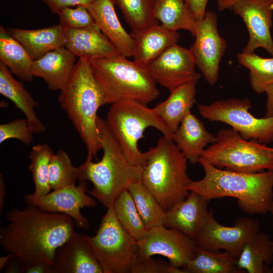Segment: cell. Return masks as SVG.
Segmentation results:
<instances>
[{
  "label": "cell",
  "instance_id": "45",
  "mask_svg": "<svg viewBox=\"0 0 273 273\" xmlns=\"http://www.w3.org/2000/svg\"><path fill=\"white\" fill-rule=\"evenodd\" d=\"M239 0H216L217 9L219 11L232 10L234 5Z\"/></svg>",
  "mask_w": 273,
  "mask_h": 273
},
{
  "label": "cell",
  "instance_id": "31",
  "mask_svg": "<svg viewBox=\"0 0 273 273\" xmlns=\"http://www.w3.org/2000/svg\"><path fill=\"white\" fill-rule=\"evenodd\" d=\"M127 190L148 230L164 225L166 211L142 181L131 184Z\"/></svg>",
  "mask_w": 273,
  "mask_h": 273
},
{
  "label": "cell",
  "instance_id": "23",
  "mask_svg": "<svg viewBox=\"0 0 273 273\" xmlns=\"http://www.w3.org/2000/svg\"><path fill=\"white\" fill-rule=\"evenodd\" d=\"M131 34L134 41L133 60L145 65H149L167 48L176 44L180 37L177 31L158 23Z\"/></svg>",
  "mask_w": 273,
  "mask_h": 273
},
{
  "label": "cell",
  "instance_id": "38",
  "mask_svg": "<svg viewBox=\"0 0 273 273\" xmlns=\"http://www.w3.org/2000/svg\"><path fill=\"white\" fill-rule=\"evenodd\" d=\"M33 133L26 118L14 119L9 122L1 124L0 144L8 139H15L29 146L33 141Z\"/></svg>",
  "mask_w": 273,
  "mask_h": 273
},
{
  "label": "cell",
  "instance_id": "22",
  "mask_svg": "<svg viewBox=\"0 0 273 273\" xmlns=\"http://www.w3.org/2000/svg\"><path fill=\"white\" fill-rule=\"evenodd\" d=\"M172 140L192 164L198 163L205 149L214 143L216 136L208 131L203 123L190 112L174 132Z\"/></svg>",
  "mask_w": 273,
  "mask_h": 273
},
{
  "label": "cell",
  "instance_id": "2",
  "mask_svg": "<svg viewBox=\"0 0 273 273\" xmlns=\"http://www.w3.org/2000/svg\"><path fill=\"white\" fill-rule=\"evenodd\" d=\"M198 163L204 175L190 181L188 189L207 200L230 197L237 200L238 207L249 214H265L273 202V170L244 173L222 169L200 157Z\"/></svg>",
  "mask_w": 273,
  "mask_h": 273
},
{
  "label": "cell",
  "instance_id": "4",
  "mask_svg": "<svg viewBox=\"0 0 273 273\" xmlns=\"http://www.w3.org/2000/svg\"><path fill=\"white\" fill-rule=\"evenodd\" d=\"M60 91L58 101L86 146L85 160L97 159V153L102 149L97 112L106 103L90 62L79 59L67 83Z\"/></svg>",
  "mask_w": 273,
  "mask_h": 273
},
{
  "label": "cell",
  "instance_id": "28",
  "mask_svg": "<svg viewBox=\"0 0 273 273\" xmlns=\"http://www.w3.org/2000/svg\"><path fill=\"white\" fill-rule=\"evenodd\" d=\"M0 61L21 80L33 81V60L23 46L3 26L0 27Z\"/></svg>",
  "mask_w": 273,
  "mask_h": 273
},
{
  "label": "cell",
  "instance_id": "10",
  "mask_svg": "<svg viewBox=\"0 0 273 273\" xmlns=\"http://www.w3.org/2000/svg\"><path fill=\"white\" fill-rule=\"evenodd\" d=\"M250 100L229 98L209 104H198L200 114L211 121L221 122L231 126L245 140L262 144L273 142V117L257 118L249 110Z\"/></svg>",
  "mask_w": 273,
  "mask_h": 273
},
{
  "label": "cell",
  "instance_id": "27",
  "mask_svg": "<svg viewBox=\"0 0 273 273\" xmlns=\"http://www.w3.org/2000/svg\"><path fill=\"white\" fill-rule=\"evenodd\" d=\"M273 261V241L269 236L260 231L244 245L237 259L238 268L248 273H270Z\"/></svg>",
  "mask_w": 273,
  "mask_h": 273
},
{
  "label": "cell",
  "instance_id": "30",
  "mask_svg": "<svg viewBox=\"0 0 273 273\" xmlns=\"http://www.w3.org/2000/svg\"><path fill=\"white\" fill-rule=\"evenodd\" d=\"M237 260L229 251L209 250L198 246L195 257L182 269L185 273L244 272L238 268Z\"/></svg>",
  "mask_w": 273,
  "mask_h": 273
},
{
  "label": "cell",
  "instance_id": "13",
  "mask_svg": "<svg viewBox=\"0 0 273 273\" xmlns=\"http://www.w3.org/2000/svg\"><path fill=\"white\" fill-rule=\"evenodd\" d=\"M259 231V222L249 217L238 218L233 226L221 225L210 210L196 242L200 248L213 251L222 249L238 259L244 244Z\"/></svg>",
  "mask_w": 273,
  "mask_h": 273
},
{
  "label": "cell",
  "instance_id": "20",
  "mask_svg": "<svg viewBox=\"0 0 273 273\" xmlns=\"http://www.w3.org/2000/svg\"><path fill=\"white\" fill-rule=\"evenodd\" d=\"M65 47L79 59L93 60L119 54L95 24L79 29L65 30Z\"/></svg>",
  "mask_w": 273,
  "mask_h": 273
},
{
  "label": "cell",
  "instance_id": "47",
  "mask_svg": "<svg viewBox=\"0 0 273 273\" xmlns=\"http://www.w3.org/2000/svg\"><path fill=\"white\" fill-rule=\"evenodd\" d=\"M269 212L271 213L272 217H273V202L270 207Z\"/></svg>",
  "mask_w": 273,
  "mask_h": 273
},
{
  "label": "cell",
  "instance_id": "41",
  "mask_svg": "<svg viewBox=\"0 0 273 273\" xmlns=\"http://www.w3.org/2000/svg\"><path fill=\"white\" fill-rule=\"evenodd\" d=\"M197 21L201 20L206 13L208 0H184Z\"/></svg>",
  "mask_w": 273,
  "mask_h": 273
},
{
  "label": "cell",
  "instance_id": "26",
  "mask_svg": "<svg viewBox=\"0 0 273 273\" xmlns=\"http://www.w3.org/2000/svg\"><path fill=\"white\" fill-rule=\"evenodd\" d=\"M196 84L190 82L176 87L153 108L173 133L195 103Z\"/></svg>",
  "mask_w": 273,
  "mask_h": 273
},
{
  "label": "cell",
  "instance_id": "36",
  "mask_svg": "<svg viewBox=\"0 0 273 273\" xmlns=\"http://www.w3.org/2000/svg\"><path fill=\"white\" fill-rule=\"evenodd\" d=\"M79 179L78 167L72 163L68 154L59 150L53 154L49 168V180L51 190H57L75 184Z\"/></svg>",
  "mask_w": 273,
  "mask_h": 273
},
{
  "label": "cell",
  "instance_id": "1",
  "mask_svg": "<svg viewBox=\"0 0 273 273\" xmlns=\"http://www.w3.org/2000/svg\"><path fill=\"white\" fill-rule=\"evenodd\" d=\"M6 218L8 223L0 228V244L22 264L45 263L52 266L56 249L76 226L67 215L30 205L21 210L12 208Z\"/></svg>",
  "mask_w": 273,
  "mask_h": 273
},
{
  "label": "cell",
  "instance_id": "19",
  "mask_svg": "<svg viewBox=\"0 0 273 273\" xmlns=\"http://www.w3.org/2000/svg\"><path fill=\"white\" fill-rule=\"evenodd\" d=\"M114 0H94L87 8L95 24L120 54L132 57L134 39L123 28L115 10Z\"/></svg>",
  "mask_w": 273,
  "mask_h": 273
},
{
  "label": "cell",
  "instance_id": "40",
  "mask_svg": "<svg viewBox=\"0 0 273 273\" xmlns=\"http://www.w3.org/2000/svg\"><path fill=\"white\" fill-rule=\"evenodd\" d=\"M49 8L52 13H57L65 7L83 6L86 8L94 0H41Z\"/></svg>",
  "mask_w": 273,
  "mask_h": 273
},
{
  "label": "cell",
  "instance_id": "33",
  "mask_svg": "<svg viewBox=\"0 0 273 273\" xmlns=\"http://www.w3.org/2000/svg\"><path fill=\"white\" fill-rule=\"evenodd\" d=\"M237 58L239 63L248 69L250 84L254 92L264 93L265 88L273 84V57L263 58L255 52H242Z\"/></svg>",
  "mask_w": 273,
  "mask_h": 273
},
{
  "label": "cell",
  "instance_id": "11",
  "mask_svg": "<svg viewBox=\"0 0 273 273\" xmlns=\"http://www.w3.org/2000/svg\"><path fill=\"white\" fill-rule=\"evenodd\" d=\"M136 244V262L159 255L166 257L172 266L181 269L195 257L198 247L196 241L186 234L164 225L148 230Z\"/></svg>",
  "mask_w": 273,
  "mask_h": 273
},
{
  "label": "cell",
  "instance_id": "17",
  "mask_svg": "<svg viewBox=\"0 0 273 273\" xmlns=\"http://www.w3.org/2000/svg\"><path fill=\"white\" fill-rule=\"evenodd\" d=\"M75 231L56 250L53 273H104L83 236Z\"/></svg>",
  "mask_w": 273,
  "mask_h": 273
},
{
  "label": "cell",
  "instance_id": "7",
  "mask_svg": "<svg viewBox=\"0 0 273 273\" xmlns=\"http://www.w3.org/2000/svg\"><path fill=\"white\" fill-rule=\"evenodd\" d=\"M106 122L117 140L129 162L143 167L149 152H142L138 142L149 127L159 130L163 135L172 140L173 133L154 108L129 99H121L111 104L107 113Z\"/></svg>",
  "mask_w": 273,
  "mask_h": 273
},
{
  "label": "cell",
  "instance_id": "34",
  "mask_svg": "<svg viewBox=\"0 0 273 273\" xmlns=\"http://www.w3.org/2000/svg\"><path fill=\"white\" fill-rule=\"evenodd\" d=\"M54 154L51 147L47 143L33 146L29 154L30 161L29 170L31 172L34 185L32 195L43 196L51 190L49 180V168L50 159Z\"/></svg>",
  "mask_w": 273,
  "mask_h": 273
},
{
  "label": "cell",
  "instance_id": "18",
  "mask_svg": "<svg viewBox=\"0 0 273 273\" xmlns=\"http://www.w3.org/2000/svg\"><path fill=\"white\" fill-rule=\"evenodd\" d=\"M209 200L190 191L183 201L166 211L164 226L178 230L196 241L205 224Z\"/></svg>",
  "mask_w": 273,
  "mask_h": 273
},
{
  "label": "cell",
  "instance_id": "14",
  "mask_svg": "<svg viewBox=\"0 0 273 273\" xmlns=\"http://www.w3.org/2000/svg\"><path fill=\"white\" fill-rule=\"evenodd\" d=\"M88 190L86 181L79 180L77 185L74 184L54 190L42 197H36L31 194H26L24 200L27 205L36 206L45 211L67 215L73 219L76 226L86 230L89 228V222L80 210L98 205L97 202L86 194Z\"/></svg>",
  "mask_w": 273,
  "mask_h": 273
},
{
  "label": "cell",
  "instance_id": "46",
  "mask_svg": "<svg viewBox=\"0 0 273 273\" xmlns=\"http://www.w3.org/2000/svg\"><path fill=\"white\" fill-rule=\"evenodd\" d=\"M13 256L12 254L8 253L7 255L2 256L0 258V270L4 268L7 263Z\"/></svg>",
  "mask_w": 273,
  "mask_h": 273
},
{
  "label": "cell",
  "instance_id": "35",
  "mask_svg": "<svg viewBox=\"0 0 273 273\" xmlns=\"http://www.w3.org/2000/svg\"><path fill=\"white\" fill-rule=\"evenodd\" d=\"M121 10L131 34L158 23L153 16L154 0H114Z\"/></svg>",
  "mask_w": 273,
  "mask_h": 273
},
{
  "label": "cell",
  "instance_id": "42",
  "mask_svg": "<svg viewBox=\"0 0 273 273\" xmlns=\"http://www.w3.org/2000/svg\"><path fill=\"white\" fill-rule=\"evenodd\" d=\"M20 273H53L52 266L45 263L21 264Z\"/></svg>",
  "mask_w": 273,
  "mask_h": 273
},
{
  "label": "cell",
  "instance_id": "3",
  "mask_svg": "<svg viewBox=\"0 0 273 273\" xmlns=\"http://www.w3.org/2000/svg\"><path fill=\"white\" fill-rule=\"evenodd\" d=\"M97 122L103 156L98 162L85 160L78 167V180L90 181L88 193L107 208L131 184L142 181L144 167L129 162L106 120L98 116Z\"/></svg>",
  "mask_w": 273,
  "mask_h": 273
},
{
  "label": "cell",
  "instance_id": "6",
  "mask_svg": "<svg viewBox=\"0 0 273 273\" xmlns=\"http://www.w3.org/2000/svg\"><path fill=\"white\" fill-rule=\"evenodd\" d=\"M149 152L142 181L166 211L189 194L188 160L174 141L165 135Z\"/></svg>",
  "mask_w": 273,
  "mask_h": 273
},
{
  "label": "cell",
  "instance_id": "39",
  "mask_svg": "<svg viewBox=\"0 0 273 273\" xmlns=\"http://www.w3.org/2000/svg\"><path fill=\"white\" fill-rule=\"evenodd\" d=\"M132 273H185L181 268L175 267L165 261L153 259L136 261Z\"/></svg>",
  "mask_w": 273,
  "mask_h": 273
},
{
  "label": "cell",
  "instance_id": "15",
  "mask_svg": "<svg viewBox=\"0 0 273 273\" xmlns=\"http://www.w3.org/2000/svg\"><path fill=\"white\" fill-rule=\"evenodd\" d=\"M157 82L169 92L190 82L197 83L202 74L189 50L173 44L149 65Z\"/></svg>",
  "mask_w": 273,
  "mask_h": 273
},
{
  "label": "cell",
  "instance_id": "25",
  "mask_svg": "<svg viewBox=\"0 0 273 273\" xmlns=\"http://www.w3.org/2000/svg\"><path fill=\"white\" fill-rule=\"evenodd\" d=\"M0 93L11 100L25 116L34 133H41L46 128L37 116L35 109L39 103L15 79L7 67L0 62Z\"/></svg>",
  "mask_w": 273,
  "mask_h": 273
},
{
  "label": "cell",
  "instance_id": "5",
  "mask_svg": "<svg viewBox=\"0 0 273 273\" xmlns=\"http://www.w3.org/2000/svg\"><path fill=\"white\" fill-rule=\"evenodd\" d=\"M120 54L90 62L105 103L129 99L147 105L159 95L149 65L130 61Z\"/></svg>",
  "mask_w": 273,
  "mask_h": 273
},
{
  "label": "cell",
  "instance_id": "8",
  "mask_svg": "<svg viewBox=\"0 0 273 273\" xmlns=\"http://www.w3.org/2000/svg\"><path fill=\"white\" fill-rule=\"evenodd\" d=\"M201 157L218 168L244 173L273 170V148L243 138L232 128H222Z\"/></svg>",
  "mask_w": 273,
  "mask_h": 273
},
{
  "label": "cell",
  "instance_id": "16",
  "mask_svg": "<svg viewBox=\"0 0 273 273\" xmlns=\"http://www.w3.org/2000/svg\"><path fill=\"white\" fill-rule=\"evenodd\" d=\"M232 10L240 17L248 31L249 40L242 52L252 53L261 48L273 57V0H239Z\"/></svg>",
  "mask_w": 273,
  "mask_h": 273
},
{
  "label": "cell",
  "instance_id": "37",
  "mask_svg": "<svg viewBox=\"0 0 273 273\" xmlns=\"http://www.w3.org/2000/svg\"><path fill=\"white\" fill-rule=\"evenodd\" d=\"M60 24L65 30L79 29L95 24V21L88 9L83 6H77L75 8L65 7L57 13Z\"/></svg>",
  "mask_w": 273,
  "mask_h": 273
},
{
  "label": "cell",
  "instance_id": "12",
  "mask_svg": "<svg viewBox=\"0 0 273 273\" xmlns=\"http://www.w3.org/2000/svg\"><path fill=\"white\" fill-rule=\"evenodd\" d=\"M194 37L195 40L189 50L205 80L214 85L218 80L220 63L227 48L226 40L218 32L215 13L207 11L203 18L197 21Z\"/></svg>",
  "mask_w": 273,
  "mask_h": 273
},
{
  "label": "cell",
  "instance_id": "21",
  "mask_svg": "<svg viewBox=\"0 0 273 273\" xmlns=\"http://www.w3.org/2000/svg\"><path fill=\"white\" fill-rule=\"evenodd\" d=\"M76 57L65 47L52 50L33 61L31 72L42 78L50 89L62 90L67 83L76 63Z\"/></svg>",
  "mask_w": 273,
  "mask_h": 273
},
{
  "label": "cell",
  "instance_id": "32",
  "mask_svg": "<svg viewBox=\"0 0 273 273\" xmlns=\"http://www.w3.org/2000/svg\"><path fill=\"white\" fill-rule=\"evenodd\" d=\"M113 208L118 222L134 240L139 241L146 235L148 229L128 190L124 191L117 197Z\"/></svg>",
  "mask_w": 273,
  "mask_h": 273
},
{
  "label": "cell",
  "instance_id": "29",
  "mask_svg": "<svg viewBox=\"0 0 273 273\" xmlns=\"http://www.w3.org/2000/svg\"><path fill=\"white\" fill-rule=\"evenodd\" d=\"M153 13L154 18L167 29L187 30L194 36L197 21L184 0H154Z\"/></svg>",
  "mask_w": 273,
  "mask_h": 273
},
{
  "label": "cell",
  "instance_id": "43",
  "mask_svg": "<svg viewBox=\"0 0 273 273\" xmlns=\"http://www.w3.org/2000/svg\"><path fill=\"white\" fill-rule=\"evenodd\" d=\"M266 95L265 113L264 117H273V84L266 87L264 90Z\"/></svg>",
  "mask_w": 273,
  "mask_h": 273
},
{
  "label": "cell",
  "instance_id": "24",
  "mask_svg": "<svg viewBox=\"0 0 273 273\" xmlns=\"http://www.w3.org/2000/svg\"><path fill=\"white\" fill-rule=\"evenodd\" d=\"M7 30L23 46L33 61L52 50L65 47V29L60 24L37 29L9 28Z\"/></svg>",
  "mask_w": 273,
  "mask_h": 273
},
{
  "label": "cell",
  "instance_id": "9",
  "mask_svg": "<svg viewBox=\"0 0 273 273\" xmlns=\"http://www.w3.org/2000/svg\"><path fill=\"white\" fill-rule=\"evenodd\" d=\"M83 236L104 273H132L136 241L118 222L113 206L107 208L95 235Z\"/></svg>",
  "mask_w": 273,
  "mask_h": 273
},
{
  "label": "cell",
  "instance_id": "44",
  "mask_svg": "<svg viewBox=\"0 0 273 273\" xmlns=\"http://www.w3.org/2000/svg\"><path fill=\"white\" fill-rule=\"evenodd\" d=\"M7 195V188L3 174H0V212L3 211L5 200Z\"/></svg>",
  "mask_w": 273,
  "mask_h": 273
}]
</instances>
